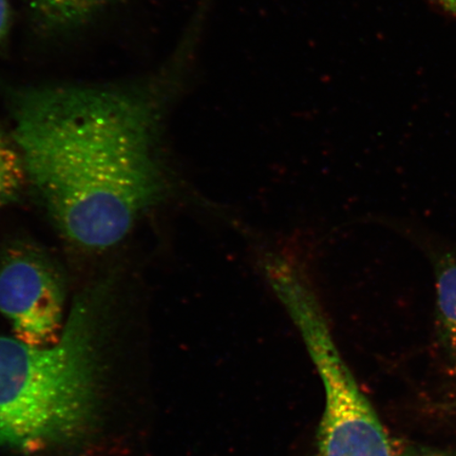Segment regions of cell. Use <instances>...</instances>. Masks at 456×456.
Segmentation results:
<instances>
[{
  "mask_svg": "<svg viewBox=\"0 0 456 456\" xmlns=\"http://www.w3.org/2000/svg\"><path fill=\"white\" fill-rule=\"evenodd\" d=\"M13 138L28 181L61 232L114 247L161 200L152 102L136 90L51 86L15 91Z\"/></svg>",
  "mask_w": 456,
  "mask_h": 456,
  "instance_id": "obj_1",
  "label": "cell"
},
{
  "mask_svg": "<svg viewBox=\"0 0 456 456\" xmlns=\"http://www.w3.org/2000/svg\"><path fill=\"white\" fill-rule=\"evenodd\" d=\"M95 295L74 305L61 339L37 347L0 335V444L33 450L87 429L98 399Z\"/></svg>",
  "mask_w": 456,
  "mask_h": 456,
  "instance_id": "obj_2",
  "label": "cell"
},
{
  "mask_svg": "<svg viewBox=\"0 0 456 456\" xmlns=\"http://www.w3.org/2000/svg\"><path fill=\"white\" fill-rule=\"evenodd\" d=\"M287 310L323 384L316 456H456L393 440L340 355L315 294L296 296Z\"/></svg>",
  "mask_w": 456,
  "mask_h": 456,
  "instance_id": "obj_3",
  "label": "cell"
},
{
  "mask_svg": "<svg viewBox=\"0 0 456 456\" xmlns=\"http://www.w3.org/2000/svg\"><path fill=\"white\" fill-rule=\"evenodd\" d=\"M65 301L61 273L42 250L19 243L0 256V313L16 339L37 347L57 344Z\"/></svg>",
  "mask_w": 456,
  "mask_h": 456,
  "instance_id": "obj_4",
  "label": "cell"
},
{
  "mask_svg": "<svg viewBox=\"0 0 456 456\" xmlns=\"http://www.w3.org/2000/svg\"><path fill=\"white\" fill-rule=\"evenodd\" d=\"M403 230L431 266L438 340L449 363L456 370V242L415 222Z\"/></svg>",
  "mask_w": 456,
  "mask_h": 456,
  "instance_id": "obj_5",
  "label": "cell"
},
{
  "mask_svg": "<svg viewBox=\"0 0 456 456\" xmlns=\"http://www.w3.org/2000/svg\"><path fill=\"white\" fill-rule=\"evenodd\" d=\"M107 0H28L39 24L53 31L83 25Z\"/></svg>",
  "mask_w": 456,
  "mask_h": 456,
  "instance_id": "obj_6",
  "label": "cell"
},
{
  "mask_svg": "<svg viewBox=\"0 0 456 456\" xmlns=\"http://www.w3.org/2000/svg\"><path fill=\"white\" fill-rule=\"evenodd\" d=\"M28 181L24 158L13 135L0 128V208L16 201Z\"/></svg>",
  "mask_w": 456,
  "mask_h": 456,
  "instance_id": "obj_7",
  "label": "cell"
},
{
  "mask_svg": "<svg viewBox=\"0 0 456 456\" xmlns=\"http://www.w3.org/2000/svg\"><path fill=\"white\" fill-rule=\"evenodd\" d=\"M10 27V7L8 0H0V42L7 36Z\"/></svg>",
  "mask_w": 456,
  "mask_h": 456,
  "instance_id": "obj_8",
  "label": "cell"
},
{
  "mask_svg": "<svg viewBox=\"0 0 456 456\" xmlns=\"http://www.w3.org/2000/svg\"><path fill=\"white\" fill-rule=\"evenodd\" d=\"M430 2L456 19V0H430Z\"/></svg>",
  "mask_w": 456,
  "mask_h": 456,
  "instance_id": "obj_9",
  "label": "cell"
}]
</instances>
